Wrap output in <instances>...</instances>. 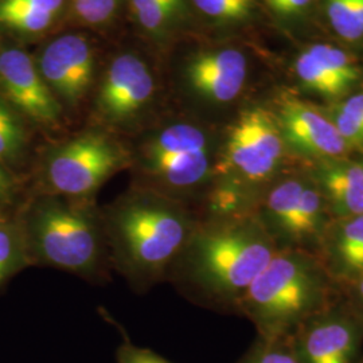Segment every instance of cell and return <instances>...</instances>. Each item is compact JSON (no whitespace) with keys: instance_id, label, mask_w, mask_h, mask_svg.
<instances>
[{"instance_id":"cell-9","label":"cell","mask_w":363,"mask_h":363,"mask_svg":"<svg viewBox=\"0 0 363 363\" xmlns=\"http://www.w3.org/2000/svg\"><path fill=\"white\" fill-rule=\"evenodd\" d=\"M276 117L284 144L319 160L343 157L350 150L328 115L291 94L279 101Z\"/></svg>"},{"instance_id":"cell-19","label":"cell","mask_w":363,"mask_h":363,"mask_svg":"<svg viewBox=\"0 0 363 363\" xmlns=\"http://www.w3.org/2000/svg\"><path fill=\"white\" fill-rule=\"evenodd\" d=\"M130 7L140 26L157 35L178 19L183 0H130Z\"/></svg>"},{"instance_id":"cell-8","label":"cell","mask_w":363,"mask_h":363,"mask_svg":"<svg viewBox=\"0 0 363 363\" xmlns=\"http://www.w3.org/2000/svg\"><path fill=\"white\" fill-rule=\"evenodd\" d=\"M303 363H357L363 342V316L347 310L325 308L292 333Z\"/></svg>"},{"instance_id":"cell-11","label":"cell","mask_w":363,"mask_h":363,"mask_svg":"<svg viewBox=\"0 0 363 363\" xmlns=\"http://www.w3.org/2000/svg\"><path fill=\"white\" fill-rule=\"evenodd\" d=\"M154 88V78L143 61L133 54H123L106 72L97 109L109 123H128L151 101Z\"/></svg>"},{"instance_id":"cell-30","label":"cell","mask_w":363,"mask_h":363,"mask_svg":"<svg viewBox=\"0 0 363 363\" xmlns=\"http://www.w3.org/2000/svg\"><path fill=\"white\" fill-rule=\"evenodd\" d=\"M117 363H169L155 352L125 343L117 352Z\"/></svg>"},{"instance_id":"cell-4","label":"cell","mask_w":363,"mask_h":363,"mask_svg":"<svg viewBox=\"0 0 363 363\" xmlns=\"http://www.w3.org/2000/svg\"><path fill=\"white\" fill-rule=\"evenodd\" d=\"M26 238L39 259L67 272H94L100 262L97 218L81 199L57 194L40 198L28 214Z\"/></svg>"},{"instance_id":"cell-24","label":"cell","mask_w":363,"mask_h":363,"mask_svg":"<svg viewBox=\"0 0 363 363\" xmlns=\"http://www.w3.org/2000/svg\"><path fill=\"white\" fill-rule=\"evenodd\" d=\"M25 249L26 238L22 232L0 216V283L21 267Z\"/></svg>"},{"instance_id":"cell-18","label":"cell","mask_w":363,"mask_h":363,"mask_svg":"<svg viewBox=\"0 0 363 363\" xmlns=\"http://www.w3.org/2000/svg\"><path fill=\"white\" fill-rule=\"evenodd\" d=\"M304 184L306 179L289 178L273 187L265 202L268 229L272 228L288 238Z\"/></svg>"},{"instance_id":"cell-36","label":"cell","mask_w":363,"mask_h":363,"mask_svg":"<svg viewBox=\"0 0 363 363\" xmlns=\"http://www.w3.org/2000/svg\"><path fill=\"white\" fill-rule=\"evenodd\" d=\"M357 363H363V358H361V359H359Z\"/></svg>"},{"instance_id":"cell-3","label":"cell","mask_w":363,"mask_h":363,"mask_svg":"<svg viewBox=\"0 0 363 363\" xmlns=\"http://www.w3.org/2000/svg\"><path fill=\"white\" fill-rule=\"evenodd\" d=\"M323 271L301 250H279L237 301L261 337L292 335L304 320L325 310Z\"/></svg>"},{"instance_id":"cell-27","label":"cell","mask_w":363,"mask_h":363,"mask_svg":"<svg viewBox=\"0 0 363 363\" xmlns=\"http://www.w3.org/2000/svg\"><path fill=\"white\" fill-rule=\"evenodd\" d=\"M195 7L220 22H241L253 11V0H193Z\"/></svg>"},{"instance_id":"cell-7","label":"cell","mask_w":363,"mask_h":363,"mask_svg":"<svg viewBox=\"0 0 363 363\" xmlns=\"http://www.w3.org/2000/svg\"><path fill=\"white\" fill-rule=\"evenodd\" d=\"M284 154V140L276 117L261 106L247 108L229 130L218 172L225 181L247 187L267 181Z\"/></svg>"},{"instance_id":"cell-23","label":"cell","mask_w":363,"mask_h":363,"mask_svg":"<svg viewBox=\"0 0 363 363\" xmlns=\"http://www.w3.org/2000/svg\"><path fill=\"white\" fill-rule=\"evenodd\" d=\"M308 52L325 67V72L335 79L346 94L361 78L358 67L352 64L350 57L343 50L330 45H315L308 48Z\"/></svg>"},{"instance_id":"cell-34","label":"cell","mask_w":363,"mask_h":363,"mask_svg":"<svg viewBox=\"0 0 363 363\" xmlns=\"http://www.w3.org/2000/svg\"><path fill=\"white\" fill-rule=\"evenodd\" d=\"M354 3H355V7H357V13L359 16V21L363 25V0H354Z\"/></svg>"},{"instance_id":"cell-15","label":"cell","mask_w":363,"mask_h":363,"mask_svg":"<svg viewBox=\"0 0 363 363\" xmlns=\"http://www.w3.org/2000/svg\"><path fill=\"white\" fill-rule=\"evenodd\" d=\"M327 271L339 279L357 281L363 274V214L334 218L320 235Z\"/></svg>"},{"instance_id":"cell-5","label":"cell","mask_w":363,"mask_h":363,"mask_svg":"<svg viewBox=\"0 0 363 363\" xmlns=\"http://www.w3.org/2000/svg\"><path fill=\"white\" fill-rule=\"evenodd\" d=\"M140 169L145 187L178 199L205 181L211 169L208 136L199 127L177 123L152 135L142 148Z\"/></svg>"},{"instance_id":"cell-28","label":"cell","mask_w":363,"mask_h":363,"mask_svg":"<svg viewBox=\"0 0 363 363\" xmlns=\"http://www.w3.org/2000/svg\"><path fill=\"white\" fill-rule=\"evenodd\" d=\"M249 193L247 187L235 182L223 181L211 194V208L218 214H235L247 205Z\"/></svg>"},{"instance_id":"cell-32","label":"cell","mask_w":363,"mask_h":363,"mask_svg":"<svg viewBox=\"0 0 363 363\" xmlns=\"http://www.w3.org/2000/svg\"><path fill=\"white\" fill-rule=\"evenodd\" d=\"M311 0H284V16H296L307 10Z\"/></svg>"},{"instance_id":"cell-2","label":"cell","mask_w":363,"mask_h":363,"mask_svg":"<svg viewBox=\"0 0 363 363\" xmlns=\"http://www.w3.org/2000/svg\"><path fill=\"white\" fill-rule=\"evenodd\" d=\"M277 252L264 220L238 216L194 230L182 253L196 286L238 300Z\"/></svg>"},{"instance_id":"cell-29","label":"cell","mask_w":363,"mask_h":363,"mask_svg":"<svg viewBox=\"0 0 363 363\" xmlns=\"http://www.w3.org/2000/svg\"><path fill=\"white\" fill-rule=\"evenodd\" d=\"M78 16L89 25H103L116 13L118 0H73Z\"/></svg>"},{"instance_id":"cell-12","label":"cell","mask_w":363,"mask_h":363,"mask_svg":"<svg viewBox=\"0 0 363 363\" xmlns=\"http://www.w3.org/2000/svg\"><path fill=\"white\" fill-rule=\"evenodd\" d=\"M93 66V52L86 39L64 35L54 39L42 52L39 73L52 91L74 104L89 89Z\"/></svg>"},{"instance_id":"cell-21","label":"cell","mask_w":363,"mask_h":363,"mask_svg":"<svg viewBox=\"0 0 363 363\" xmlns=\"http://www.w3.org/2000/svg\"><path fill=\"white\" fill-rule=\"evenodd\" d=\"M26 148V132L13 108L0 101V163L16 164Z\"/></svg>"},{"instance_id":"cell-14","label":"cell","mask_w":363,"mask_h":363,"mask_svg":"<svg viewBox=\"0 0 363 363\" xmlns=\"http://www.w3.org/2000/svg\"><path fill=\"white\" fill-rule=\"evenodd\" d=\"M313 181L319 186L334 218L363 214V162L342 157L320 160Z\"/></svg>"},{"instance_id":"cell-31","label":"cell","mask_w":363,"mask_h":363,"mask_svg":"<svg viewBox=\"0 0 363 363\" xmlns=\"http://www.w3.org/2000/svg\"><path fill=\"white\" fill-rule=\"evenodd\" d=\"M15 182L10 172L0 163V206L9 202L13 195Z\"/></svg>"},{"instance_id":"cell-13","label":"cell","mask_w":363,"mask_h":363,"mask_svg":"<svg viewBox=\"0 0 363 363\" xmlns=\"http://www.w3.org/2000/svg\"><path fill=\"white\" fill-rule=\"evenodd\" d=\"M190 86L213 103H230L242 91L247 76L245 55L235 49L201 52L186 70Z\"/></svg>"},{"instance_id":"cell-35","label":"cell","mask_w":363,"mask_h":363,"mask_svg":"<svg viewBox=\"0 0 363 363\" xmlns=\"http://www.w3.org/2000/svg\"><path fill=\"white\" fill-rule=\"evenodd\" d=\"M357 286H358V292L363 298V274L357 280Z\"/></svg>"},{"instance_id":"cell-20","label":"cell","mask_w":363,"mask_h":363,"mask_svg":"<svg viewBox=\"0 0 363 363\" xmlns=\"http://www.w3.org/2000/svg\"><path fill=\"white\" fill-rule=\"evenodd\" d=\"M294 66L300 84L307 91H313L325 99H339L346 94L335 79L325 72V67L308 52V49L298 54Z\"/></svg>"},{"instance_id":"cell-33","label":"cell","mask_w":363,"mask_h":363,"mask_svg":"<svg viewBox=\"0 0 363 363\" xmlns=\"http://www.w3.org/2000/svg\"><path fill=\"white\" fill-rule=\"evenodd\" d=\"M274 13L284 15V0H267Z\"/></svg>"},{"instance_id":"cell-1","label":"cell","mask_w":363,"mask_h":363,"mask_svg":"<svg viewBox=\"0 0 363 363\" xmlns=\"http://www.w3.org/2000/svg\"><path fill=\"white\" fill-rule=\"evenodd\" d=\"M105 226L120 265L139 281L164 272L195 230L178 199L148 189L123 196L109 208Z\"/></svg>"},{"instance_id":"cell-10","label":"cell","mask_w":363,"mask_h":363,"mask_svg":"<svg viewBox=\"0 0 363 363\" xmlns=\"http://www.w3.org/2000/svg\"><path fill=\"white\" fill-rule=\"evenodd\" d=\"M0 91L15 109L33 121L52 125L61 106L26 52L9 48L0 52Z\"/></svg>"},{"instance_id":"cell-25","label":"cell","mask_w":363,"mask_h":363,"mask_svg":"<svg viewBox=\"0 0 363 363\" xmlns=\"http://www.w3.org/2000/svg\"><path fill=\"white\" fill-rule=\"evenodd\" d=\"M240 363H303L292 335L261 337L255 349Z\"/></svg>"},{"instance_id":"cell-26","label":"cell","mask_w":363,"mask_h":363,"mask_svg":"<svg viewBox=\"0 0 363 363\" xmlns=\"http://www.w3.org/2000/svg\"><path fill=\"white\" fill-rule=\"evenodd\" d=\"M325 13L333 28L340 38L349 42L363 37V25L354 0H325Z\"/></svg>"},{"instance_id":"cell-6","label":"cell","mask_w":363,"mask_h":363,"mask_svg":"<svg viewBox=\"0 0 363 363\" xmlns=\"http://www.w3.org/2000/svg\"><path fill=\"white\" fill-rule=\"evenodd\" d=\"M127 164V156L109 136L82 133L54 148L45 162L50 194L84 199Z\"/></svg>"},{"instance_id":"cell-16","label":"cell","mask_w":363,"mask_h":363,"mask_svg":"<svg viewBox=\"0 0 363 363\" xmlns=\"http://www.w3.org/2000/svg\"><path fill=\"white\" fill-rule=\"evenodd\" d=\"M65 0H0V25L38 34L52 26Z\"/></svg>"},{"instance_id":"cell-22","label":"cell","mask_w":363,"mask_h":363,"mask_svg":"<svg viewBox=\"0 0 363 363\" xmlns=\"http://www.w3.org/2000/svg\"><path fill=\"white\" fill-rule=\"evenodd\" d=\"M328 117L349 148L363 147V93L354 94L337 104Z\"/></svg>"},{"instance_id":"cell-17","label":"cell","mask_w":363,"mask_h":363,"mask_svg":"<svg viewBox=\"0 0 363 363\" xmlns=\"http://www.w3.org/2000/svg\"><path fill=\"white\" fill-rule=\"evenodd\" d=\"M327 211L325 196L316 182L306 181L288 238L296 242L320 238L327 225Z\"/></svg>"}]
</instances>
